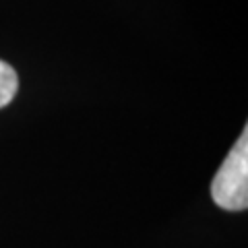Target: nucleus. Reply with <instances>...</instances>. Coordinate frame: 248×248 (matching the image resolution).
<instances>
[{
    "label": "nucleus",
    "mask_w": 248,
    "mask_h": 248,
    "mask_svg": "<svg viewBox=\"0 0 248 248\" xmlns=\"http://www.w3.org/2000/svg\"><path fill=\"white\" fill-rule=\"evenodd\" d=\"M211 197L226 211H244L248 207V133L240 135L211 182Z\"/></svg>",
    "instance_id": "nucleus-1"
},
{
    "label": "nucleus",
    "mask_w": 248,
    "mask_h": 248,
    "mask_svg": "<svg viewBox=\"0 0 248 248\" xmlns=\"http://www.w3.org/2000/svg\"><path fill=\"white\" fill-rule=\"evenodd\" d=\"M17 89H19L17 71L11 64H6L4 60H0V108L9 106L13 102Z\"/></svg>",
    "instance_id": "nucleus-2"
}]
</instances>
